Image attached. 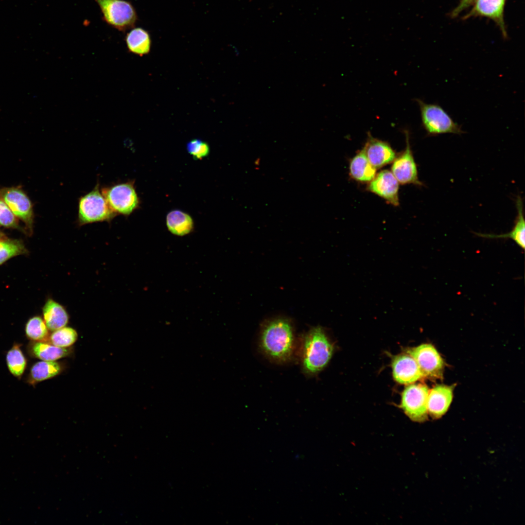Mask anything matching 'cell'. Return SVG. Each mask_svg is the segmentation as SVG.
Instances as JSON below:
<instances>
[{
  "label": "cell",
  "mask_w": 525,
  "mask_h": 525,
  "mask_svg": "<svg viewBox=\"0 0 525 525\" xmlns=\"http://www.w3.org/2000/svg\"><path fill=\"white\" fill-rule=\"evenodd\" d=\"M259 344L262 351L273 361L284 363L291 361L296 348L292 325L283 319L269 321L262 330Z\"/></svg>",
  "instance_id": "cell-1"
},
{
  "label": "cell",
  "mask_w": 525,
  "mask_h": 525,
  "mask_svg": "<svg viewBox=\"0 0 525 525\" xmlns=\"http://www.w3.org/2000/svg\"><path fill=\"white\" fill-rule=\"evenodd\" d=\"M333 346L323 329L316 327L304 336L301 348V361L303 371L309 375L322 370L330 361Z\"/></svg>",
  "instance_id": "cell-2"
},
{
  "label": "cell",
  "mask_w": 525,
  "mask_h": 525,
  "mask_svg": "<svg viewBox=\"0 0 525 525\" xmlns=\"http://www.w3.org/2000/svg\"><path fill=\"white\" fill-rule=\"evenodd\" d=\"M116 215L108 206L99 183L78 200L77 221L79 226L110 222Z\"/></svg>",
  "instance_id": "cell-3"
},
{
  "label": "cell",
  "mask_w": 525,
  "mask_h": 525,
  "mask_svg": "<svg viewBox=\"0 0 525 525\" xmlns=\"http://www.w3.org/2000/svg\"><path fill=\"white\" fill-rule=\"evenodd\" d=\"M420 107L422 125L429 136L444 134L461 135V126L439 105L427 104L416 99Z\"/></svg>",
  "instance_id": "cell-4"
},
{
  "label": "cell",
  "mask_w": 525,
  "mask_h": 525,
  "mask_svg": "<svg viewBox=\"0 0 525 525\" xmlns=\"http://www.w3.org/2000/svg\"><path fill=\"white\" fill-rule=\"evenodd\" d=\"M99 6L102 18L109 26L125 32L134 27L138 15L133 4L126 0H94Z\"/></svg>",
  "instance_id": "cell-5"
},
{
  "label": "cell",
  "mask_w": 525,
  "mask_h": 525,
  "mask_svg": "<svg viewBox=\"0 0 525 525\" xmlns=\"http://www.w3.org/2000/svg\"><path fill=\"white\" fill-rule=\"evenodd\" d=\"M101 190L108 206L117 215L128 216L140 207V198L132 181L113 184Z\"/></svg>",
  "instance_id": "cell-6"
},
{
  "label": "cell",
  "mask_w": 525,
  "mask_h": 525,
  "mask_svg": "<svg viewBox=\"0 0 525 525\" xmlns=\"http://www.w3.org/2000/svg\"><path fill=\"white\" fill-rule=\"evenodd\" d=\"M429 392L428 387L421 384L408 385L402 392L401 407L412 420L423 422L427 420Z\"/></svg>",
  "instance_id": "cell-7"
},
{
  "label": "cell",
  "mask_w": 525,
  "mask_h": 525,
  "mask_svg": "<svg viewBox=\"0 0 525 525\" xmlns=\"http://www.w3.org/2000/svg\"><path fill=\"white\" fill-rule=\"evenodd\" d=\"M417 363L423 377L441 379L444 363L436 349L431 344H423L407 350Z\"/></svg>",
  "instance_id": "cell-8"
},
{
  "label": "cell",
  "mask_w": 525,
  "mask_h": 525,
  "mask_svg": "<svg viewBox=\"0 0 525 525\" xmlns=\"http://www.w3.org/2000/svg\"><path fill=\"white\" fill-rule=\"evenodd\" d=\"M0 198L6 204L15 216L25 224L30 233L33 231V205L26 194L18 188L0 189Z\"/></svg>",
  "instance_id": "cell-9"
},
{
  "label": "cell",
  "mask_w": 525,
  "mask_h": 525,
  "mask_svg": "<svg viewBox=\"0 0 525 525\" xmlns=\"http://www.w3.org/2000/svg\"><path fill=\"white\" fill-rule=\"evenodd\" d=\"M405 149L393 161L391 172L399 183L421 186L422 183L419 179L416 163L411 149L408 131H405Z\"/></svg>",
  "instance_id": "cell-10"
},
{
  "label": "cell",
  "mask_w": 525,
  "mask_h": 525,
  "mask_svg": "<svg viewBox=\"0 0 525 525\" xmlns=\"http://www.w3.org/2000/svg\"><path fill=\"white\" fill-rule=\"evenodd\" d=\"M507 0H475L471 10L462 18L485 17L492 20L500 29L504 38L508 36L504 18Z\"/></svg>",
  "instance_id": "cell-11"
},
{
  "label": "cell",
  "mask_w": 525,
  "mask_h": 525,
  "mask_svg": "<svg viewBox=\"0 0 525 525\" xmlns=\"http://www.w3.org/2000/svg\"><path fill=\"white\" fill-rule=\"evenodd\" d=\"M368 188L390 204L399 205V182L391 172L385 170L379 173L370 181Z\"/></svg>",
  "instance_id": "cell-12"
},
{
  "label": "cell",
  "mask_w": 525,
  "mask_h": 525,
  "mask_svg": "<svg viewBox=\"0 0 525 525\" xmlns=\"http://www.w3.org/2000/svg\"><path fill=\"white\" fill-rule=\"evenodd\" d=\"M393 378L401 384H410L423 377L415 359L409 354L396 356L392 363Z\"/></svg>",
  "instance_id": "cell-13"
},
{
  "label": "cell",
  "mask_w": 525,
  "mask_h": 525,
  "mask_svg": "<svg viewBox=\"0 0 525 525\" xmlns=\"http://www.w3.org/2000/svg\"><path fill=\"white\" fill-rule=\"evenodd\" d=\"M362 149L370 163L376 169L392 162L396 158L395 152L388 143L373 138L370 133Z\"/></svg>",
  "instance_id": "cell-14"
},
{
  "label": "cell",
  "mask_w": 525,
  "mask_h": 525,
  "mask_svg": "<svg viewBox=\"0 0 525 525\" xmlns=\"http://www.w3.org/2000/svg\"><path fill=\"white\" fill-rule=\"evenodd\" d=\"M454 385H438L429 392L427 411L431 417L438 419L448 410L453 399Z\"/></svg>",
  "instance_id": "cell-15"
},
{
  "label": "cell",
  "mask_w": 525,
  "mask_h": 525,
  "mask_svg": "<svg viewBox=\"0 0 525 525\" xmlns=\"http://www.w3.org/2000/svg\"><path fill=\"white\" fill-rule=\"evenodd\" d=\"M42 314L48 329L52 331L65 327L69 321V315L65 308L52 298L48 299L45 302Z\"/></svg>",
  "instance_id": "cell-16"
},
{
  "label": "cell",
  "mask_w": 525,
  "mask_h": 525,
  "mask_svg": "<svg viewBox=\"0 0 525 525\" xmlns=\"http://www.w3.org/2000/svg\"><path fill=\"white\" fill-rule=\"evenodd\" d=\"M516 206L517 215L514 226L510 232L499 235L492 234L476 233L478 236L487 238H510L513 240L522 249L525 246V222L523 209V201L520 196L517 197Z\"/></svg>",
  "instance_id": "cell-17"
},
{
  "label": "cell",
  "mask_w": 525,
  "mask_h": 525,
  "mask_svg": "<svg viewBox=\"0 0 525 525\" xmlns=\"http://www.w3.org/2000/svg\"><path fill=\"white\" fill-rule=\"evenodd\" d=\"M125 41L129 52L140 56L149 53L152 40L149 33L141 27L133 28L127 33Z\"/></svg>",
  "instance_id": "cell-18"
},
{
  "label": "cell",
  "mask_w": 525,
  "mask_h": 525,
  "mask_svg": "<svg viewBox=\"0 0 525 525\" xmlns=\"http://www.w3.org/2000/svg\"><path fill=\"white\" fill-rule=\"evenodd\" d=\"M376 169L368 160L363 149L350 160V176L359 182H369L376 175Z\"/></svg>",
  "instance_id": "cell-19"
},
{
  "label": "cell",
  "mask_w": 525,
  "mask_h": 525,
  "mask_svg": "<svg viewBox=\"0 0 525 525\" xmlns=\"http://www.w3.org/2000/svg\"><path fill=\"white\" fill-rule=\"evenodd\" d=\"M28 350L32 356L42 361H54L69 354V350L67 348L42 341H35L31 343Z\"/></svg>",
  "instance_id": "cell-20"
},
{
  "label": "cell",
  "mask_w": 525,
  "mask_h": 525,
  "mask_svg": "<svg viewBox=\"0 0 525 525\" xmlns=\"http://www.w3.org/2000/svg\"><path fill=\"white\" fill-rule=\"evenodd\" d=\"M166 225L172 233L178 236L188 234L193 228V222L191 216L180 210H173L168 213Z\"/></svg>",
  "instance_id": "cell-21"
},
{
  "label": "cell",
  "mask_w": 525,
  "mask_h": 525,
  "mask_svg": "<svg viewBox=\"0 0 525 525\" xmlns=\"http://www.w3.org/2000/svg\"><path fill=\"white\" fill-rule=\"evenodd\" d=\"M61 371L60 364L54 361H42L35 363L31 368L28 382L32 384L44 381L58 375Z\"/></svg>",
  "instance_id": "cell-22"
},
{
  "label": "cell",
  "mask_w": 525,
  "mask_h": 525,
  "mask_svg": "<svg viewBox=\"0 0 525 525\" xmlns=\"http://www.w3.org/2000/svg\"><path fill=\"white\" fill-rule=\"evenodd\" d=\"M23 242L19 240L0 238V265L10 259L27 253Z\"/></svg>",
  "instance_id": "cell-23"
},
{
  "label": "cell",
  "mask_w": 525,
  "mask_h": 525,
  "mask_svg": "<svg viewBox=\"0 0 525 525\" xmlns=\"http://www.w3.org/2000/svg\"><path fill=\"white\" fill-rule=\"evenodd\" d=\"M6 362L10 372L17 377H20L26 367V360L18 345L15 344L6 355Z\"/></svg>",
  "instance_id": "cell-24"
},
{
  "label": "cell",
  "mask_w": 525,
  "mask_h": 525,
  "mask_svg": "<svg viewBox=\"0 0 525 525\" xmlns=\"http://www.w3.org/2000/svg\"><path fill=\"white\" fill-rule=\"evenodd\" d=\"M48 329L44 320L39 316L30 318L25 326L27 337L34 341H44L49 334Z\"/></svg>",
  "instance_id": "cell-25"
},
{
  "label": "cell",
  "mask_w": 525,
  "mask_h": 525,
  "mask_svg": "<svg viewBox=\"0 0 525 525\" xmlns=\"http://www.w3.org/2000/svg\"><path fill=\"white\" fill-rule=\"evenodd\" d=\"M77 338L78 333L75 329L65 326L53 331L50 340L52 345L66 348L72 345Z\"/></svg>",
  "instance_id": "cell-26"
},
{
  "label": "cell",
  "mask_w": 525,
  "mask_h": 525,
  "mask_svg": "<svg viewBox=\"0 0 525 525\" xmlns=\"http://www.w3.org/2000/svg\"><path fill=\"white\" fill-rule=\"evenodd\" d=\"M0 226L23 230L19 226L18 218L3 200L0 198Z\"/></svg>",
  "instance_id": "cell-27"
},
{
  "label": "cell",
  "mask_w": 525,
  "mask_h": 525,
  "mask_svg": "<svg viewBox=\"0 0 525 525\" xmlns=\"http://www.w3.org/2000/svg\"><path fill=\"white\" fill-rule=\"evenodd\" d=\"M187 150L194 158L201 159L209 155L210 146L204 141L199 139H193L187 144Z\"/></svg>",
  "instance_id": "cell-28"
},
{
  "label": "cell",
  "mask_w": 525,
  "mask_h": 525,
  "mask_svg": "<svg viewBox=\"0 0 525 525\" xmlns=\"http://www.w3.org/2000/svg\"><path fill=\"white\" fill-rule=\"evenodd\" d=\"M475 1V0H460L458 4L452 10L450 16L453 18L457 17L463 11L472 5Z\"/></svg>",
  "instance_id": "cell-29"
},
{
  "label": "cell",
  "mask_w": 525,
  "mask_h": 525,
  "mask_svg": "<svg viewBox=\"0 0 525 525\" xmlns=\"http://www.w3.org/2000/svg\"><path fill=\"white\" fill-rule=\"evenodd\" d=\"M2 237H3V235H2V234L1 233V232L0 231V238H1Z\"/></svg>",
  "instance_id": "cell-30"
}]
</instances>
